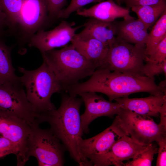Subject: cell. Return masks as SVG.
Returning <instances> with one entry per match:
<instances>
[{"instance_id": "cb8c5ba5", "label": "cell", "mask_w": 166, "mask_h": 166, "mask_svg": "<svg viewBox=\"0 0 166 166\" xmlns=\"http://www.w3.org/2000/svg\"><path fill=\"white\" fill-rule=\"evenodd\" d=\"M156 146L151 143L138 152L131 160L124 163V166H151L155 154L157 153Z\"/></svg>"}, {"instance_id": "6da1fadb", "label": "cell", "mask_w": 166, "mask_h": 166, "mask_svg": "<svg viewBox=\"0 0 166 166\" xmlns=\"http://www.w3.org/2000/svg\"><path fill=\"white\" fill-rule=\"evenodd\" d=\"M66 92L75 97L84 92L102 93L110 101L137 93L147 92L152 95L164 93L156 84L154 77L133 76L102 68L96 69L86 81L67 87Z\"/></svg>"}, {"instance_id": "8992f818", "label": "cell", "mask_w": 166, "mask_h": 166, "mask_svg": "<svg viewBox=\"0 0 166 166\" xmlns=\"http://www.w3.org/2000/svg\"><path fill=\"white\" fill-rule=\"evenodd\" d=\"M21 82L0 85V117L19 120L31 127L41 123L40 114L28 100Z\"/></svg>"}, {"instance_id": "2e32d148", "label": "cell", "mask_w": 166, "mask_h": 166, "mask_svg": "<svg viewBox=\"0 0 166 166\" xmlns=\"http://www.w3.org/2000/svg\"><path fill=\"white\" fill-rule=\"evenodd\" d=\"M116 38L125 42L145 46L148 29L138 18L132 17L122 21H113Z\"/></svg>"}, {"instance_id": "9c48e42d", "label": "cell", "mask_w": 166, "mask_h": 166, "mask_svg": "<svg viewBox=\"0 0 166 166\" xmlns=\"http://www.w3.org/2000/svg\"><path fill=\"white\" fill-rule=\"evenodd\" d=\"M49 21L46 0H23L15 28L18 29L20 42H29L35 34L44 30Z\"/></svg>"}, {"instance_id": "277c9868", "label": "cell", "mask_w": 166, "mask_h": 166, "mask_svg": "<svg viewBox=\"0 0 166 166\" xmlns=\"http://www.w3.org/2000/svg\"><path fill=\"white\" fill-rule=\"evenodd\" d=\"M21 81L25 89L27 98L35 111L42 115L55 109L51 101L53 94L61 93L62 88L53 72L44 61L38 69L27 70L19 67Z\"/></svg>"}, {"instance_id": "1f68e13d", "label": "cell", "mask_w": 166, "mask_h": 166, "mask_svg": "<svg viewBox=\"0 0 166 166\" xmlns=\"http://www.w3.org/2000/svg\"><path fill=\"white\" fill-rule=\"evenodd\" d=\"M6 28L10 29L6 16L0 7V38L3 34Z\"/></svg>"}, {"instance_id": "7402d4cb", "label": "cell", "mask_w": 166, "mask_h": 166, "mask_svg": "<svg viewBox=\"0 0 166 166\" xmlns=\"http://www.w3.org/2000/svg\"><path fill=\"white\" fill-rule=\"evenodd\" d=\"M166 36V11H165L154 24L152 30L148 33L145 44L146 56L150 55L159 43Z\"/></svg>"}, {"instance_id": "d4e9b609", "label": "cell", "mask_w": 166, "mask_h": 166, "mask_svg": "<svg viewBox=\"0 0 166 166\" xmlns=\"http://www.w3.org/2000/svg\"><path fill=\"white\" fill-rule=\"evenodd\" d=\"M102 1V0H71L69 5L59 13L57 18H67L73 13L77 11L87 4Z\"/></svg>"}, {"instance_id": "836d02e7", "label": "cell", "mask_w": 166, "mask_h": 166, "mask_svg": "<svg viewBox=\"0 0 166 166\" xmlns=\"http://www.w3.org/2000/svg\"><path fill=\"white\" fill-rule=\"evenodd\" d=\"M166 80L162 81L160 82V83L159 84V86L160 87V88L162 89V91L164 92V93H166Z\"/></svg>"}, {"instance_id": "e575fe53", "label": "cell", "mask_w": 166, "mask_h": 166, "mask_svg": "<svg viewBox=\"0 0 166 166\" xmlns=\"http://www.w3.org/2000/svg\"><path fill=\"white\" fill-rule=\"evenodd\" d=\"M117 2L118 4L120 5L122 3V0H115Z\"/></svg>"}, {"instance_id": "7a4b0ae2", "label": "cell", "mask_w": 166, "mask_h": 166, "mask_svg": "<svg viewBox=\"0 0 166 166\" xmlns=\"http://www.w3.org/2000/svg\"><path fill=\"white\" fill-rule=\"evenodd\" d=\"M61 93L59 107L43 114L42 122L50 124V130L65 146L71 157L79 166H85L78 149L84 133L80 114L83 101L66 92Z\"/></svg>"}, {"instance_id": "ba28073f", "label": "cell", "mask_w": 166, "mask_h": 166, "mask_svg": "<svg viewBox=\"0 0 166 166\" xmlns=\"http://www.w3.org/2000/svg\"><path fill=\"white\" fill-rule=\"evenodd\" d=\"M116 38L109 47L105 62L100 68L133 76H145V46L133 45Z\"/></svg>"}, {"instance_id": "44dd1931", "label": "cell", "mask_w": 166, "mask_h": 166, "mask_svg": "<svg viewBox=\"0 0 166 166\" xmlns=\"http://www.w3.org/2000/svg\"><path fill=\"white\" fill-rule=\"evenodd\" d=\"M131 9L148 29L166 11V0H162L155 4L133 6Z\"/></svg>"}, {"instance_id": "e0dca14e", "label": "cell", "mask_w": 166, "mask_h": 166, "mask_svg": "<svg viewBox=\"0 0 166 166\" xmlns=\"http://www.w3.org/2000/svg\"><path fill=\"white\" fill-rule=\"evenodd\" d=\"M76 12L80 16L108 22H113L117 18L125 19L132 17L129 9L117 4L113 0L102 1L89 8H81Z\"/></svg>"}, {"instance_id": "8fae6325", "label": "cell", "mask_w": 166, "mask_h": 166, "mask_svg": "<svg viewBox=\"0 0 166 166\" xmlns=\"http://www.w3.org/2000/svg\"><path fill=\"white\" fill-rule=\"evenodd\" d=\"M75 24L74 22L62 21L52 30H40L30 38L29 45L36 48L41 53L56 48L64 47L71 42L77 30L83 26L74 27Z\"/></svg>"}, {"instance_id": "ac0fdd59", "label": "cell", "mask_w": 166, "mask_h": 166, "mask_svg": "<svg viewBox=\"0 0 166 166\" xmlns=\"http://www.w3.org/2000/svg\"><path fill=\"white\" fill-rule=\"evenodd\" d=\"M82 26L84 29L78 34H76V36L80 38H93L109 47L116 40L113 22H105L90 18Z\"/></svg>"}, {"instance_id": "d6a6232c", "label": "cell", "mask_w": 166, "mask_h": 166, "mask_svg": "<svg viewBox=\"0 0 166 166\" xmlns=\"http://www.w3.org/2000/svg\"><path fill=\"white\" fill-rule=\"evenodd\" d=\"M160 116V121L159 124L166 128V101L162 106L159 112Z\"/></svg>"}, {"instance_id": "d6986e66", "label": "cell", "mask_w": 166, "mask_h": 166, "mask_svg": "<svg viewBox=\"0 0 166 166\" xmlns=\"http://www.w3.org/2000/svg\"><path fill=\"white\" fill-rule=\"evenodd\" d=\"M71 42L76 50L86 59L97 64L99 66L98 68L102 66L109 49L108 46L96 39L80 38L75 35Z\"/></svg>"}, {"instance_id": "ffe728a7", "label": "cell", "mask_w": 166, "mask_h": 166, "mask_svg": "<svg viewBox=\"0 0 166 166\" xmlns=\"http://www.w3.org/2000/svg\"><path fill=\"white\" fill-rule=\"evenodd\" d=\"M12 48L0 38V85L21 82L12 65L11 55Z\"/></svg>"}, {"instance_id": "30bf717a", "label": "cell", "mask_w": 166, "mask_h": 166, "mask_svg": "<svg viewBox=\"0 0 166 166\" xmlns=\"http://www.w3.org/2000/svg\"><path fill=\"white\" fill-rule=\"evenodd\" d=\"M146 146L124 135L120 137L105 152L89 156L87 159L94 166H123L124 161L132 159Z\"/></svg>"}, {"instance_id": "3957f363", "label": "cell", "mask_w": 166, "mask_h": 166, "mask_svg": "<svg viewBox=\"0 0 166 166\" xmlns=\"http://www.w3.org/2000/svg\"><path fill=\"white\" fill-rule=\"evenodd\" d=\"M63 91L81 79L91 76L99 67L96 63L81 55L71 44L59 50L53 49L42 53Z\"/></svg>"}, {"instance_id": "9a60e30c", "label": "cell", "mask_w": 166, "mask_h": 166, "mask_svg": "<svg viewBox=\"0 0 166 166\" xmlns=\"http://www.w3.org/2000/svg\"><path fill=\"white\" fill-rule=\"evenodd\" d=\"M114 100L122 109L143 116L157 117L160 115L162 106L166 101V93H162L157 95H150L144 98H120Z\"/></svg>"}, {"instance_id": "603a6c76", "label": "cell", "mask_w": 166, "mask_h": 166, "mask_svg": "<svg viewBox=\"0 0 166 166\" xmlns=\"http://www.w3.org/2000/svg\"><path fill=\"white\" fill-rule=\"evenodd\" d=\"M23 0H0V7L6 16L10 30H15Z\"/></svg>"}, {"instance_id": "4fadbf2b", "label": "cell", "mask_w": 166, "mask_h": 166, "mask_svg": "<svg viewBox=\"0 0 166 166\" xmlns=\"http://www.w3.org/2000/svg\"><path fill=\"white\" fill-rule=\"evenodd\" d=\"M31 127L18 120L0 117V135L12 142L18 150L17 166H24L29 160L28 142Z\"/></svg>"}, {"instance_id": "f1b7e54d", "label": "cell", "mask_w": 166, "mask_h": 166, "mask_svg": "<svg viewBox=\"0 0 166 166\" xmlns=\"http://www.w3.org/2000/svg\"><path fill=\"white\" fill-rule=\"evenodd\" d=\"M18 153L16 146L9 140L0 135V158L11 154L17 157Z\"/></svg>"}, {"instance_id": "7c38bea8", "label": "cell", "mask_w": 166, "mask_h": 166, "mask_svg": "<svg viewBox=\"0 0 166 166\" xmlns=\"http://www.w3.org/2000/svg\"><path fill=\"white\" fill-rule=\"evenodd\" d=\"M78 95L81 97L85 106L84 112L81 115V127L85 133L89 132V125L94 120L101 116L112 117L121 109L117 102L108 101L96 92H84Z\"/></svg>"}, {"instance_id": "4316f807", "label": "cell", "mask_w": 166, "mask_h": 166, "mask_svg": "<svg viewBox=\"0 0 166 166\" xmlns=\"http://www.w3.org/2000/svg\"><path fill=\"white\" fill-rule=\"evenodd\" d=\"M144 72L145 76L151 78L161 73L166 76V60L158 63L146 62L144 65Z\"/></svg>"}, {"instance_id": "5bb4252c", "label": "cell", "mask_w": 166, "mask_h": 166, "mask_svg": "<svg viewBox=\"0 0 166 166\" xmlns=\"http://www.w3.org/2000/svg\"><path fill=\"white\" fill-rule=\"evenodd\" d=\"M122 136L121 132L112 124L98 135L87 139H81L79 143V152L85 166H93L87 159L88 156L105 152Z\"/></svg>"}, {"instance_id": "f546056e", "label": "cell", "mask_w": 166, "mask_h": 166, "mask_svg": "<svg viewBox=\"0 0 166 166\" xmlns=\"http://www.w3.org/2000/svg\"><path fill=\"white\" fill-rule=\"evenodd\" d=\"M159 146L156 166L166 165V137H163L157 142Z\"/></svg>"}, {"instance_id": "4dcf8cb0", "label": "cell", "mask_w": 166, "mask_h": 166, "mask_svg": "<svg viewBox=\"0 0 166 166\" xmlns=\"http://www.w3.org/2000/svg\"><path fill=\"white\" fill-rule=\"evenodd\" d=\"M162 0H122L128 9L137 6H144L157 3Z\"/></svg>"}, {"instance_id": "5b68a950", "label": "cell", "mask_w": 166, "mask_h": 166, "mask_svg": "<svg viewBox=\"0 0 166 166\" xmlns=\"http://www.w3.org/2000/svg\"><path fill=\"white\" fill-rule=\"evenodd\" d=\"M113 124L123 135L137 143L147 145L166 137V128L156 123L151 117L141 116L121 108Z\"/></svg>"}, {"instance_id": "52a82bcc", "label": "cell", "mask_w": 166, "mask_h": 166, "mask_svg": "<svg viewBox=\"0 0 166 166\" xmlns=\"http://www.w3.org/2000/svg\"><path fill=\"white\" fill-rule=\"evenodd\" d=\"M28 147L29 157H35L39 166H62L65 163L66 149L50 129L31 127Z\"/></svg>"}, {"instance_id": "484cf974", "label": "cell", "mask_w": 166, "mask_h": 166, "mask_svg": "<svg viewBox=\"0 0 166 166\" xmlns=\"http://www.w3.org/2000/svg\"><path fill=\"white\" fill-rule=\"evenodd\" d=\"M166 60V36L159 43L153 52L145 57L144 61L155 63H160Z\"/></svg>"}, {"instance_id": "83f0119b", "label": "cell", "mask_w": 166, "mask_h": 166, "mask_svg": "<svg viewBox=\"0 0 166 166\" xmlns=\"http://www.w3.org/2000/svg\"><path fill=\"white\" fill-rule=\"evenodd\" d=\"M49 21L57 18L59 13L62 10L67 0H46Z\"/></svg>"}]
</instances>
